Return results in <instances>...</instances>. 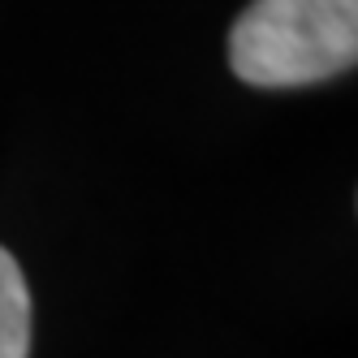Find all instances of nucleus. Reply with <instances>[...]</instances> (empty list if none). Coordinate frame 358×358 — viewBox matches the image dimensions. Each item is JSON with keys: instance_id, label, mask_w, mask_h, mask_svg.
Wrapping results in <instances>:
<instances>
[{"instance_id": "f257e3e1", "label": "nucleus", "mask_w": 358, "mask_h": 358, "mask_svg": "<svg viewBox=\"0 0 358 358\" xmlns=\"http://www.w3.org/2000/svg\"><path fill=\"white\" fill-rule=\"evenodd\" d=\"M358 61V0H250L229 31V69L250 87H311Z\"/></svg>"}, {"instance_id": "f03ea898", "label": "nucleus", "mask_w": 358, "mask_h": 358, "mask_svg": "<svg viewBox=\"0 0 358 358\" xmlns=\"http://www.w3.org/2000/svg\"><path fill=\"white\" fill-rule=\"evenodd\" d=\"M31 354V289L17 259L0 246V358Z\"/></svg>"}]
</instances>
